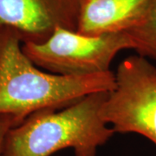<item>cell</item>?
I'll return each mask as SVG.
<instances>
[{
	"label": "cell",
	"instance_id": "3",
	"mask_svg": "<svg viewBox=\"0 0 156 156\" xmlns=\"http://www.w3.org/2000/svg\"><path fill=\"white\" fill-rule=\"evenodd\" d=\"M22 50L40 69L62 76H86L110 71L116 55L134 50L126 32L88 36L56 25L44 42L22 43Z\"/></svg>",
	"mask_w": 156,
	"mask_h": 156
},
{
	"label": "cell",
	"instance_id": "8",
	"mask_svg": "<svg viewBox=\"0 0 156 156\" xmlns=\"http://www.w3.org/2000/svg\"><path fill=\"white\" fill-rule=\"evenodd\" d=\"M17 121L8 115H0V156H3V148L4 143L5 140L6 134L9 130L15 126H17Z\"/></svg>",
	"mask_w": 156,
	"mask_h": 156
},
{
	"label": "cell",
	"instance_id": "1",
	"mask_svg": "<svg viewBox=\"0 0 156 156\" xmlns=\"http://www.w3.org/2000/svg\"><path fill=\"white\" fill-rule=\"evenodd\" d=\"M22 39L3 26L0 37V115H11L17 124L45 109H61L87 95L109 92L115 73L62 76L43 71L22 50Z\"/></svg>",
	"mask_w": 156,
	"mask_h": 156
},
{
	"label": "cell",
	"instance_id": "6",
	"mask_svg": "<svg viewBox=\"0 0 156 156\" xmlns=\"http://www.w3.org/2000/svg\"><path fill=\"white\" fill-rule=\"evenodd\" d=\"M0 24L15 30L22 43H41L56 27L40 0H0Z\"/></svg>",
	"mask_w": 156,
	"mask_h": 156
},
{
	"label": "cell",
	"instance_id": "2",
	"mask_svg": "<svg viewBox=\"0 0 156 156\" xmlns=\"http://www.w3.org/2000/svg\"><path fill=\"white\" fill-rule=\"evenodd\" d=\"M107 95L93 93L61 109L33 113L9 130L3 156H53L65 148L75 156H96L115 134L100 115Z\"/></svg>",
	"mask_w": 156,
	"mask_h": 156
},
{
	"label": "cell",
	"instance_id": "4",
	"mask_svg": "<svg viewBox=\"0 0 156 156\" xmlns=\"http://www.w3.org/2000/svg\"><path fill=\"white\" fill-rule=\"evenodd\" d=\"M100 115L115 133L140 134L156 146L155 66L140 55L121 62Z\"/></svg>",
	"mask_w": 156,
	"mask_h": 156
},
{
	"label": "cell",
	"instance_id": "5",
	"mask_svg": "<svg viewBox=\"0 0 156 156\" xmlns=\"http://www.w3.org/2000/svg\"><path fill=\"white\" fill-rule=\"evenodd\" d=\"M151 0H82L76 31L88 36L127 32L139 22Z\"/></svg>",
	"mask_w": 156,
	"mask_h": 156
},
{
	"label": "cell",
	"instance_id": "7",
	"mask_svg": "<svg viewBox=\"0 0 156 156\" xmlns=\"http://www.w3.org/2000/svg\"><path fill=\"white\" fill-rule=\"evenodd\" d=\"M126 33L138 55L156 61V0H151L140 20Z\"/></svg>",
	"mask_w": 156,
	"mask_h": 156
},
{
	"label": "cell",
	"instance_id": "9",
	"mask_svg": "<svg viewBox=\"0 0 156 156\" xmlns=\"http://www.w3.org/2000/svg\"><path fill=\"white\" fill-rule=\"evenodd\" d=\"M2 29H3V26L0 24V37H1V32H2Z\"/></svg>",
	"mask_w": 156,
	"mask_h": 156
}]
</instances>
